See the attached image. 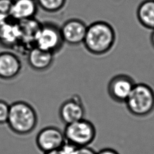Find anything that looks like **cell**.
<instances>
[{
  "label": "cell",
  "instance_id": "cell-8",
  "mask_svg": "<svg viewBox=\"0 0 154 154\" xmlns=\"http://www.w3.org/2000/svg\"><path fill=\"white\" fill-rule=\"evenodd\" d=\"M65 141L63 131L54 126L43 128L35 138L37 148L43 153L58 150Z\"/></svg>",
  "mask_w": 154,
  "mask_h": 154
},
{
  "label": "cell",
  "instance_id": "cell-9",
  "mask_svg": "<svg viewBox=\"0 0 154 154\" xmlns=\"http://www.w3.org/2000/svg\"><path fill=\"white\" fill-rule=\"evenodd\" d=\"M87 25L79 18H70L66 20L60 31L64 44L78 46L83 43L87 31Z\"/></svg>",
  "mask_w": 154,
  "mask_h": 154
},
{
  "label": "cell",
  "instance_id": "cell-13",
  "mask_svg": "<svg viewBox=\"0 0 154 154\" xmlns=\"http://www.w3.org/2000/svg\"><path fill=\"white\" fill-rule=\"evenodd\" d=\"M38 8L36 0H13L10 17L17 21L34 19Z\"/></svg>",
  "mask_w": 154,
  "mask_h": 154
},
{
  "label": "cell",
  "instance_id": "cell-6",
  "mask_svg": "<svg viewBox=\"0 0 154 154\" xmlns=\"http://www.w3.org/2000/svg\"><path fill=\"white\" fill-rule=\"evenodd\" d=\"M136 82L132 76L126 74H117L111 78L107 85L110 98L117 103H125Z\"/></svg>",
  "mask_w": 154,
  "mask_h": 154
},
{
  "label": "cell",
  "instance_id": "cell-5",
  "mask_svg": "<svg viewBox=\"0 0 154 154\" xmlns=\"http://www.w3.org/2000/svg\"><path fill=\"white\" fill-rule=\"evenodd\" d=\"M63 132L66 141L77 147L88 146L96 135L94 125L85 118L66 125Z\"/></svg>",
  "mask_w": 154,
  "mask_h": 154
},
{
  "label": "cell",
  "instance_id": "cell-22",
  "mask_svg": "<svg viewBox=\"0 0 154 154\" xmlns=\"http://www.w3.org/2000/svg\"><path fill=\"white\" fill-rule=\"evenodd\" d=\"M43 154H61V153L58 151V150H54V151H51V152L43 153Z\"/></svg>",
  "mask_w": 154,
  "mask_h": 154
},
{
  "label": "cell",
  "instance_id": "cell-21",
  "mask_svg": "<svg viewBox=\"0 0 154 154\" xmlns=\"http://www.w3.org/2000/svg\"><path fill=\"white\" fill-rule=\"evenodd\" d=\"M150 40V43H151L152 47L154 48V29H153L151 32Z\"/></svg>",
  "mask_w": 154,
  "mask_h": 154
},
{
  "label": "cell",
  "instance_id": "cell-1",
  "mask_svg": "<svg viewBox=\"0 0 154 154\" xmlns=\"http://www.w3.org/2000/svg\"><path fill=\"white\" fill-rule=\"evenodd\" d=\"M117 38L113 26L104 20H97L87 26L82 45L90 54L102 55L114 47Z\"/></svg>",
  "mask_w": 154,
  "mask_h": 154
},
{
  "label": "cell",
  "instance_id": "cell-15",
  "mask_svg": "<svg viewBox=\"0 0 154 154\" xmlns=\"http://www.w3.org/2000/svg\"><path fill=\"white\" fill-rule=\"evenodd\" d=\"M38 7L47 13H54L63 10L67 0H36Z\"/></svg>",
  "mask_w": 154,
  "mask_h": 154
},
{
  "label": "cell",
  "instance_id": "cell-12",
  "mask_svg": "<svg viewBox=\"0 0 154 154\" xmlns=\"http://www.w3.org/2000/svg\"><path fill=\"white\" fill-rule=\"evenodd\" d=\"M26 54L28 66L36 72H42L48 70L51 67L54 61L55 54L36 46L28 50Z\"/></svg>",
  "mask_w": 154,
  "mask_h": 154
},
{
  "label": "cell",
  "instance_id": "cell-3",
  "mask_svg": "<svg viewBox=\"0 0 154 154\" xmlns=\"http://www.w3.org/2000/svg\"><path fill=\"white\" fill-rule=\"evenodd\" d=\"M125 103L132 115L147 116L154 111V90L147 84L136 83Z\"/></svg>",
  "mask_w": 154,
  "mask_h": 154
},
{
  "label": "cell",
  "instance_id": "cell-18",
  "mask_svg": "<svg viewBox=\"0 0 154 154\" xmlns=\"http://www.w3.org/2000/svg\"><path fill=\"white\" fill-rule=\"evenodd\" d=\"M78 147H77L75 145L65 141L63 144L58 149V151L61 154H75Z\"/></svg>",
  "mask_w": 154,
  "mask_h": 154
},
{
  "label": "cell",
  "instance_id": "cell-19",
  "mask_svg": "<svg viewBox=\"0 0 154 154\" xmlns=\"http://www.w3.org/2000/svg\"><path fill=\"white\" fill-rule=\"evenodd\" d=\"M75 154H97V152L88 146L79 147Z\"/></svg>",
  "mask_w": 154,
  "mask_h": 154
},
{
  "label": "cell",
  "instance_id": "cell-7",
  "mask_svg": "<svg viewBox=\"0 0 154 154\" xmlns=\"http://www.w3.org/2000/svg\"><path fill=\"white\" fill-rule=\"evenodd\" d=\"M58 115L65 125L84 119L85 108L81 96L74 94L64 100L59 108Z\"/></svg>",
  "mask_w": 154,
  "mask_h": 154
},
{
  "label": "cell",
  "instance_id": "cell-16",
  "mask_svg": "<svg viewBox=\"0 0 154 154\" xmlns=\"http://www.w3.org/2000/svg\"><path fill=\"white\" fill-rule=\"evenodd\" d=\"M10 104L4 100L0 99V125L7 124Z\"/></svg>",
  "mask_w": 154,
  "mask_h": 154
},
{
  "label": "cell",
  "instance_id": "cell-2",
  "mask_svg": "<svg viewBox=\"0 0 154 154\" xmlns=\"http://www.w3.org/2000/svg\"><path fill=\"white\" fill-rule=\"evenodd\" d=\"M38 123V115L32 105L25 100L10 104L7 124L10 129L19 135H27L34 131Z\"/></svg>",
  "mask_w": 154,
  "mask_h": 154
},
{
  "label": "cell",
  "instance_id": "cell-11",
  "mask_svg": "<svg viewBox=\"0 0 154 154\" xmlns=\"http://www.w3.org/2000/svg\"><path fill=\"white\" fill-rule=\"evenodd\" d=\"M22 63L15 53L5 51L0 52V79L5 81L16 78L22 70Z\"/></svg>",
  "mask_w": 154,
  "mask_h": 154
},
{
  "label": "cell",
  "instance_id": "cell-17",
  "mask_svg": "<svg viewBox=\"0 0 154 154\" xmlns=\"http://www.w3.org/2000/svg\"><path fill=\"white\" fill-rule=\"evenodd\" d=\"M13 0H0V20L10 16Z\"/></svg>",
  "mask_w": 154,
  "mask_h": 154
},
{
  "label": "cell",
  "instance_id": "cell-14",
  "mask_svg": "<svg viewBox=\"0 0 154 154\" xmlns=\"http://www.w3.org/2000/svg\"><path fill=\"white\" fill-rule=\"evenodd\" d=\"M137 17L144 28L154 29V0L142 1L137 9Z\"/></svg>",
  "mask_w": 154,
  "mask_h": 154
},
{
  "label": "cell",
  "instance_id": "cell-10",
  "mask_svg": "<svg viewBox=\"0 0 154 154\" xmlns=\"http://www.w3.org/2000/svg\"><path fill=\"white\" fill-rule=\"evenodd\" d=\"M20 31L19 22L10 16L0 20V45L5 48L13 49L19 46Z\"/></svg>",
  "mask_w": 154,
  "mask_h": 154
},
{
  "label": "cell",
  "instance_id": "cell-4",
  "mask_svg": "<svg viewBox=\"0 0 154 154\" xmlns=\"http://www.w3.org/2000/svg\"><path fill=\"white\" fill-rule=\"evenodd\" d=\"M64 45L60 26L51 21L40 23L35 37L34 46L55 55Z\"/></svg>",
  "mask_w": 154,
  "mask_h": 154
},
{
  "label": "cell",
  "instance_id": "cell-20",
  "mask_svg": "<svg viewBox=\"0 0 154 154\" xmlns=\"http://www.w3.org/2000/svg\"><path fill=\"white\" fill-rule=\"evenodd\" d=\"M97 154H119L117 151L111 148H105L99 151Z\"/></svg>",
  "mask_w": 154,
  "mask_h": 154
}]
</instances>
